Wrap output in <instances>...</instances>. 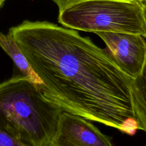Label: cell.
Wrapping results in <instances>:
<instances>
[{
    "label": "cell",
    "instance_id": "cell-13",
    "mask_svg": "<svg viewBox=\"0 0 146 146\" xmlns=\"http://www.w3.org/2000/svg\"><path fill=\"white\" fill-rule=\"evenodd\" d=\"M135 1H139V2H141L143 0H135Z\"/></svg>",
    "mask_w": 146,
    "mask_h": 146
},
{
    "label": "cell",
    "instance_id": "cell-5",
    "mask_svg": "<svg viewBox=\"0 0 146 146\" xmlns=\"http://www.w3.org/2000/svg\"><path fill=\"white\" fill-rule=\"evenodd\" d=\"M112 139L87 119L62 111L50 146H112Z\"/></svg>",
    "mask_w": 146,
    "mask_h": 146
},
{
    "label": "cell",
    "instance_id": "cell-10",
    "mask_svg": "<svg viewBox=\"0 0 146 146\" xmlns=\"http://www.w3.org/2000/svg\"><path fill=\"white\" fill-rule=\"evenodd\" d=\"M141 5H142V8H143V17H144V20L145 27V30H146V6L143 5L142 3H141Z\"/></svg>",
    "mask_w": 146,
    "mask_h": 146
},
{
    "label": "cell",
    "instance_id": "cell-4",
    "mask_svg": "<svg viewBox=\"0 0 146 146\" xmlns=\"http://www.w3.org/2000/svg\"><path fill=\"white\" fill-rule=\"evenodd\" d=\"M106 50L117 66L132 79L142 71L146 62V39L141 34L97 32Z\"/></svg>",
    "mask_w": 146,
    "mask_h": 146
},
{
    "label": "cell",
    "instance_id": "cell-7",
    "mask_svg": "<svg viewBox=\"0 0 146 146\" xmlns=\"http://www.w3.org/2000/svg\"><path fill=\"white\" fill-rule=\"evenodd\" d=\"M131 96L138 129L146 132V62L141 72L132 79Z\"/></svg>",
    "mask_w": 146,
    "mask_h": 146
},
{
    "label": "cell",
    "instance_id": "cell-11",
    "mask_svg": "<svg viewBox=\"0 0 146 146\" xmlns=\"http://www.w3.org/2000/svg\"><path fill=\"white\" fill-rule=\"evenodd\" d=\"M143 5H144V6H146V0H143V1H142L141 2H140Z\"/></svg>",
    "mask_w": 146,
    "mask_h": 146
},
{
    "label": "cell",
    "instance_id": "cell-12",
    "mask_svg": "<svg viewBox=\"0 0 146 146\" xmlns=\"http://www.w3.org/2000/svg\"><path fill=\"white\" fill-rule=\"evenodd\" d=\"M5 1V0H0V7H1V6H2V5L3 4V3Z\"/></svg>",
    "mask_w": 146,
    "mask_h": 146
},
{
    "label": "cell",
    "instance_id": "cell-8",
    "mask_svg": "<svg viewBox=\"0 0 146 146\" xmlns=\"http://www.w3.org/2000/svg\"><path fill=\"white\" fill-rule=\"evenodd\" d=\"M0 146H23V145L0 130Z\"/></svg>",
    "mask_w": 146,
    "mask_h": 146
},
{
    "label": "cell",
    "instance_id": "cell-1",
    "mask_svg": "<svg viewBox=\"0 0 146 146\" xmlns=\"http://www.w3.org/2000/svg\"><path fill=\"white\" fill-rule=\"evenodd\" d=\"M9 32L42 80L36 87L44 99L62 111L135 133L132 78L106 48L47 21H25Z\"/></svg>",
    "mask_w": 146,
    "mask_h": 146
},
{
    "label": "cell",
    "instance_id": "cell-2",
    "mask_svg": "<svg viewBox=\"0 0 146 146\" xmlns=\"http://www.w3.org/2000/svg\"><path fill=\"white\" fill-rule=\"evenodd\" d=\"M62 112L24 75L0 83V130L23 146H50Z\"/></svg>",
    "mask_w": 146,
    "mask_h": 146
},
{
    "label": "cell",
    "instance_id": "cell-9",
    "mask_svg": "<svg viewBox=\"0 0 146 146\" xmlns=\"http://www.w3.org/2000/svg\"><path fill=\"white\" fill-rule=\"evenodd\" d=\"M57 5L59 8V13L61 12L64 9L69 6L74 5L86 0H52ZM124 1H134V0H124Z\"/></svg>",
    "mask_w": 146,
    "mask_h": 146
},
{
    "label": "cell",
    "instance_id": "cell-3",
    "mask_svg": "<svg viewBox=\"0 0 146 146\" xmlns=\"http://www.w3.org/2000/svg\"><path fill=\"white\" fill-rule=\"evenodd\" d=\"M58 22L76 30L139 34L146 38L142 5L135 0L83 1L59 12Z\"/></svg>",
    "mask_w": 146,
    "mask_h": 146
},
{
    "label": "cell",
    "instance_id": "cell-6",
    "mask_svg": "<svg viewBox=\"0 0 146 146\" xmlns=\"http://www.w3.org/2000/svg\"><path fill=\"white\" fill-rule=\"evenodd\" d=\"M0 46L12 59L23 75L27 77L36 86L43 83L29 64L11 33L9 32L7 34H5L0 32Z\"/></svg>",
    "mask_w": 146,
    "mask_h": 146
}]
</instances>
